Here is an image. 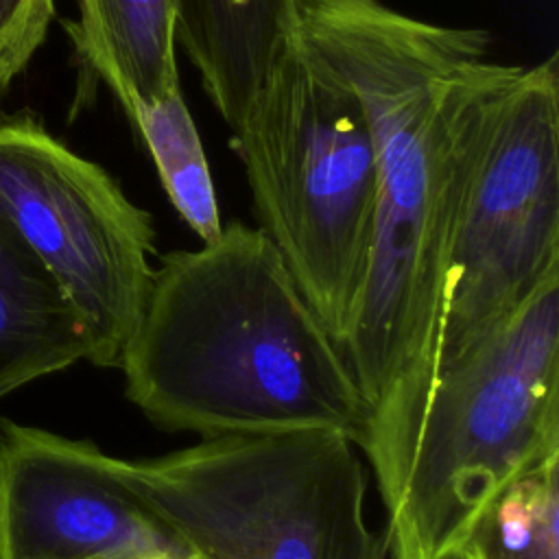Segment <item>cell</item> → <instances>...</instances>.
<instances>
[{"label": "cell", "instance_id": "6da1fadb", "mask_svg": "<svg viewBox=\"0 0 559 559\" xmlns=\"http://www.w3.org/2000/svg\"><path fill=\"white\" fill-rule=\"evenodd\" d=\"M297 39L358 96L378 203L360 295L341 343L371 428L411 435L439 367L461 135L496 66L491 33L384 0H293Z\"/></svg>", "mask_w": 559, "mask_h": 559}, {"label": "cell", "instance_id": "5b68a950", "mask_svg": "<svg viewBox=\"0 0 559 559\" xmlns=\"http://www.w3.org/2000/svg\"><path fill=\"white\" fill-rule=\"evenodd\" d=\"M122 483L201 559H384L367 524V478L352 439L328 430L205 437L118 459Z\"/></svg>", "mask_w": 559, "mask_h": 559}, {"label": "cell", "instance_id": "30bf717a", "mask_svg": "<svg viewBox=\"0 0 559 559\" xmlns=\"http://www.w3.org/2000/svg\"><path fill=\"white\" fill-rule=\"evenodd\" d=\"M177 22L179 0H79V20L68 31L124 109L181 94Z\"/></svg>", "mask_w": 559, "mask_h": 559}, {"label": "cell", "instance_id": "7a4b0ae2", "mask_svg": "<svg viewBox=\"0 0 559 559\" xmlns=\"http://www.w3.org/2000/svg\"><path fill=\"white\" fill-rule=\"evenodd\" d=\"M118 369L127 397L168 430H328L358 450L369 437V406L341 345L273 240L238 221L159 260Z\"/></svg>", "mask_w": 559, "mask_h": 559}, {"label": "cell", "instance_id": "7c38bea8", "mask_svg": "<svg viewBox=\"0 0 559 559\" xmlns=\"http://www.w3.org/2000/svg\"><path fill=\"white\" fill-rule=\"evenodd\" d=\"M122 111L148 151L177 214L201 242L214 240L223 221L210 164L183 94L155 105L131 103Z\"/></svg>", "mask_w": 559, "mask_h": 559}, {"label": "cell", "instance_id": "5bb4252c", "mask_svg": "<svg viewBox=\"0 0 559 559\" xmlns=\"http://www.w3.org/2000/svg\"><path fill=\"white\" fill-rule=\"evenodd\" d=\"M55 17V0H0V94L28 66Z\"/></svg>", "mask_w": 559, "mask_h": 559}, {"label": "cell", "instance_id": "ba28073f", "mask_svg": "<svg viewBox=\"0 0 559 559\" xmlns=\"http://www.w3.org/2000/svg\"><path fill=\"white\" fill-rule=\"evenodd\" d=\"M0 559H201L92 441L0 417Z\"/></svg>", "mask_w": 559, "mask_h": 559}, {"label": "cell", "instance_id": "277c9868", "mask_svg": "<svg viewBox=\"0 0 559 559\" xmlns=\"http://www.w3.org/2000/svg\"><path fill=\"white\" fill-rule=\"evenodd\" d=\"M231 133L258 227L341 345L378 203L376 151L358 96L297 39Z\"/></svg>", "mask_w": 559, "mask_h": 559}, {"label": "cell", "instance_id": "8992f818", "mask_svg": "<svg viewBox=\"0 0 559 559\" xmlns=\"http://www.w3.org/2000/svg\"><path fill=\"white\" fill-rule=\"evenodd\" d=\"M559 275V57L496 61L461 135L437 371Z\"/></svg>", "mask_w": 559, "mask_h": 559}, {"label": "cell", "instance_id": "4fadbf2b", "mask_svg": "<svg viewBox=\"0 0 559 559\" xmlns=\"http://www.w3.org/2000/svg\"><path fill=\"white\" fill-rule=\"evenodd\" d=\"M456 559H559V454L504 489Z\"/></svg>", "mask_w": 559, "mask_h": 559}, {"label": "cell", "instance_id": "3957f363", "mask_svg": "<svg viewBox=\"0 0 559 559\" xmlns=\"http://www.w3.org/2000/svg\"><path fill=\"white\" fill-rule=\"evenodd\" d=\"M559 454V275L437 371L402 491L391 559H456L509 485Z\"/></svg>", "mask_w": 559, "mask_h": 559}, {"label": "cell", "instance_id": "8fae6325", "mask_svg": "<svg viewBox=\"0 0 559 559\" xmlns=\"http://www.w3.org/2000/svg\"><path fill=\"white\" fill-rule=\"evenodd\" d=\"M87 358L81 317L0 221V400Z\"/></svg>", "mask_w": 559, "mask_h": 559}, {"label": "cell", "instance_id": "52a82bcc", "mask_svg": "<svg viewBox=\"0 0 559 559\" xmlns=\"http://www.w3.org/2000/svg\"><path fill=\"white\" fill-rule=\"evenodd\" d=\"M0 221L81 317L90 362L118 367L153 282L155 227L120 183L37 120H0Z\"/></svg>", "mask_w": 559, "mask_h": 559}, {"label": "cell", "instance_id": "9c48e42d", "mask_svg": "<svg viewBox=\"0 0 559 559\" xmlns=\"http://www.w3.org/2000/svg\"><path fill=\"white\" fill-rule=\"evenodd\" d=\"M177 41L234 131L280 57L297 41L293 0H179Z\"/></svg>", "mask_w": 559, "mask_h": 559}]
</instances>
